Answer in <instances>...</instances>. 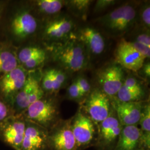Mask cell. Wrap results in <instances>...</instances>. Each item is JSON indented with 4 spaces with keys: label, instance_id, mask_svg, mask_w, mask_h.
<instances>
[{
    "label": "cell",
    "instance_id": "30",
    "mask_svg": "<svg viewBox=\"0 0 150 150\" xmlns=\"http://www.w3.org/2000/svg\"><path fill=\"white\" fill-rule=\"evenodd\" d=\"M123 85L132 91L144 93L142 87L139 84V81L134 77H129L123 82Z\"/></svg>",
    "mask_w": 150,
    "mask_h": 150
},
{
    "label": "cell",
    "instance_id": "2",
    "mask_svg": "<svg viewBox=\"0 0 150 150\" xmlns=\"http://www.w3.org/2000/svg\"><path fill=\"white\" fill-rule=\"evenodd\" d=\"M70 123L77 150H85L95 146L98 135V126L81 108L70 119Z\"/></svg>",
    "mask_w": 150,
    "mask_h": 150
},
{
    "label": "cell",
    "instance_id": "37",
    "mask_svg": "<svg viewBox=\"0 0 150 150\" xmlns=\"http://www.w3.org/2000/svg\"><path fill=\"white\" fill-rule=\"evenodd\" d=\"M51 150V149H49V148H47V149H46V150Z\"/></svg>",
    "mask_w": 150,
    "mask_h": 150
},
{
    "label": "cell",
    "instance_id": "5",
    "mask_svg": "<svg viewBox=\"0 0 150 150\" xmlns=\"http://www.w3.org/2000/svg\"><path fill=\"white\" fill-rule=\"evenodd\" d=\"M122 127L113 109L110 115L98 125V135L94 147L97 150H113Z\"/></svg>",
    "mask_w": 150,
    "mask_h": 150
},
{
    "label": "cell",
    "instance_id": "4",
    "mask_svg": "<svg viewBox=\"0 0 150 150\" xmlns=\"http://www.w3.org/2000/svg\"><path fill=\"white\" fill-rule=\"evenodd\" d=\"M136 17L132 6L125 5L115 9L101 19L102 25L113 34L121 35L132 27Z\"/></svg>",
    "mask_w": 150,
    "mask_h": 150
},
{
    "label": "cell",
    "instance_id": "32",
    "mask_svg": "<svg viewBox=\"0 0 150 150\" xmlns=\"http://www.w3.org/2000/svg\"><path fill=\"white\" fill-rule=\"evenodd\" d=\"M116 3L115 1L113 0H99L97 1L95 6V11L100 12L109 7L110 6L113 5Z\"/></svg>",
    "mask_w": 150,
    "mask_h": 150
},
{
    "label": "cell",
    "instance_id": "15",
    "mask_svg": "<svg viewBox=\"0 0 150 150\" xmlns=\"http://www.w3.org/2000/svg\"><path fill=\"white\" fill-rule=\"evenodd\" d=\"M38 22L35 18L27 11L16 15L11 23L12 33L18 38H25L36 31Z\"/></svg>",
    "mask_w": 150,
    "mask_h": 150
},
{
    "label": "cell",
    "instance_id": "25",
    "mask_svg": "<svg viewBox=\"0 0 150 150\" xmlns=\"http://www.w3.org/2000/svg\"><path fill=\"white\" fill-rule=\"evenodd\" d=\"M54 80V92L59 90L63 85L66 80V76L61 70L50 69Z\"/></svg>",
    "mask_w": 150,
    "mask_h": 150
},
{
    "label": "cell",
    "instance_id": "27",
    "mask_svg": "<svg viewBox=\"0 0 150 150\" xmlns=\"http://www.w3.org/2000/svg\"><path fill=\"white\" fill-rule=\"evenodd\" d=\"M42 90L48 92H54V80L51 70H47L43 74L42 81Z\"/></svg>",
    "mask_w": 150,
    "mask_h": 150
},
{
    "label": "cell",
    "instance_id": "36",
    "mask_svg": "<svg viewBox=\"0 0 150 150\" xmlns=\"http://www.w3.org/2000/svg\"><path fill=\"white\" fill-rule=\"evenodd\" d=\"M143 72L145 76L147 77H150V63H147L144 64L143 66Z\"/></svg>",
    "mask_w": 150,
    "mask_h": 150
},
{
    "label": "cell",
    "instance_id": "31",
    "mask_svg": "<svg viewBox=\"0 0 150 150\" xmlns=\"http://www.w3.org/2000/svg\"><path fill=\"white\" fill-rule=\"evenodd\" d=\"M45 59H46V55L40 56L28 61L26 62L23 64V65L26 69H32L35 67H37L40 64H42L45 61Z\"/></svg>",
    "mask_w": 150,
    "mask_h": 150
},
{
    "label": "cell",
    "instance_id": "20",
    "mask_svg": "<svg viewBox=\"0 0 150 150\" xmlns=\"http://www.w3.org/2000/svg\"><path fill=\"white\" fill-rule=\"evenodd\" d=\"M18 59L9 50H0V79L18 67Z\"/></svg>",
    "mask_w": 150,
    "mask_h": 150
},
{
    "label": "cell",
    "instance_id": "17",
    "mask_svg": "<svg viewBox=\"0 0 150 150\" xmlns=\"http://www.w3.org/2000/svg\"><path fill=\"white\" fill-rule=\"evenodd\" d=\"M80 42L85 45L92 54H101L105 47L104 38L97 30L91 27L82 28L79 32Z\"/></svg>",
    "mask_w": 150,
    "mask_h": 150
},
{
    "label": "cell",
    "instance_id": "29",
    "mask_svg": "<svg viewBox=\"0 0 150 150\" xmlns=\"http://www.w3.org/2000/svg\"><path fill=\"white\" fill-rule=\"evenodd\" d=\"M76 81L80 90L81 95L84 98L90 93L91 85L85 78L81 76L79 77Z\"/></svg>",
    "mask_w": 150,
    "mask_h": 150
},
{
    "label": "cell",
    "instance_id": "18",
    "mask_svg": "<svg viewBox=\"0 0 150 150\" xmlns=\"http://www.w3.org/2000/svg\"><path fill=\"white\" fill-rule=\"evenodd\" d=\"M73 28L72 21L65 17L60 18L49 22L45 30L47 38L52 40H59L66 36Z\"/></svg>",
    "mask_w": 150,
    "mask_h": 150
},
{
    "label": "cell",
    "instance_id": "22",
    "mask_svg": "<svg viewBox=\"0 0 150 150\" xmlns=\"http://www.w3.org/2000/svg\"><path fill=\"white\" fill-rule=\"evenodd\" d=\"M64 2L59 0H39L36 1L38 8L41 12L52 15L62 10Z\"/></svg>",
    "mask_w": 150,
    "mask_h": 150
},
{
    "label": "cell",
    "instance_id": "24",
    "mask_svg": "<svg viewBox=\"0 0 150 150\" xmlns=\"http://www.w3.org/2000/svg\"><path fill=\"white\" fill-rule=\"evenodd\" d=\"M89 0H74L69 1L70 7L79 14H85L91 4Z\"/></svg>",
    "mask_w": 150,
    "mask_h": 150
},
{
    "label": "cell",
    "instance_id": "14",
    "mask_svg": "<svg viewBox=\"0 0 150 150\" xmlns=\"http://www.w3.org/2000/svg\"><path fill=\"white\" fill-rule=\"evenodd\" d=\"M123 71L119 65H112L103 70L99 76L102 92L112 98L123 85Z\"/></svg>",
    "mask_w": 150,
    "mask_h": 150
},
{
    "label": "cell",
    "instance_id": "33",
    "mask_svg": "<svg viewBox=\"0 0 150 150\" xmlns=\"http://www.w3.org/2000/svg\"><path fill=\"white\" fill-rule=\"evenodd\" d=\"M131 42L133 45L134 48H136L139 53L145 57V59L150 57V48L136 41Z\"/></svg>",
    "mask_w": 150,
    "mask_h": 150
},
{
    "label": "cell",
    "instance_id": "10",
    "mask_svg": "<svg viewBox=\"0 0 150 150\" xmlns=\"http://www.w3.org/2000/svg\"><path fill=\"white\" fill-rule=\"evenodd\" d=\"M27 79L24 69L17 67L0 79V96L11 105L13 98L25 85Z\"/></svg>",
    "mask_w": 150,
    "mask_h": 150
},
{
    "label": "cell",
    "instance_id": "8",
    "mask_svg": "<svg viewBox=\"0 0 150 150\" xmlns=\"http://www.w3.org/2000/svg\"><path fill=\"white\" fill-rule=\"evenodd\" d=\"M76 41L66 43L56 54V59L67 70L76 72L86 65V56L83 45Z\"/></svg>",
    "mask_w": 150,
    "mask_h": 150
},
{
    "label": "cell",
    "instance_id": "26",
    "mask_svg": "<svg viewBox=\"0 0 150 150\" xmlns=\"http://www.w3.org/2000/svg\"><path fill=\"white\" fill-rule=\"evenodd\" d=\"M14 115L10 105L0 96V124Z\"/></svg>",
    "mask_w": 150,
    "mask_h": 150
},
{
    "label": "cell",
    "instance_id": "13",
    "mask_svg": "<svg viewBox=\"0 0 150 150\" xmlns=\"http://www.w3.org/2000/svg\"><path fill=\"white\" fill-rule=\"evenodd\" d=\"M111 100L116 116L123 126H139L144 102H121L115 97Z\"/></svg>",
    "mask_w": 150,
    "mask_h": 150
},
{
    "label": "cell",
    "instance_id": "1",
    "mask_svg": "<svg viewBox=\"0 0 150 150\" xmlns=\"http://www.w3.org/2000/svg\"><path fill=\"white\" fill-rule=\"evenodd\" d=\"M25 119L49 131L61 120L57 100L44 96L29 106L22 114Z\"/></svg>",
    "mask_w": 150,
    "mask_h": 150
},
{
    "label": "cell",
    "instance_id": "28",
    "mask_svg": "<svg viewBox=\"0 0 150 150\" xmlns=\"http://www.w3.org/2000/svg\"><path fill=\"white\" fill-rule=\"evenodd\" d=\"M68 97L70 100L77 101H82L83 97L82 96L76 81H74L69 87L67 90Z\"/></svg>",
    "mask_w": 150,
    "mask_h": 150
},
{
    "label": "cell",
    "instance_id": "19",
    "mask_svg": "<svg viewBox=\"0 0 150 150\" xmlns=\"http://www.w3.org/2000/svg\"><path fill=\"white\" fill-rule=\"evenodd\" d=\"M141 131V147L145 150H150V105L144 102L139 125Z\"/></svg>",
    "mask_w": 150,
    "mask_h": 150
},
{
    "label": "cell",
    "instance_id": "7",
    "mask_svg": "<svg viewBox=\"0 0 150 150\" xmlns=\"http://www.w3.org/2000/svg\"><path fill=\"white\" fill-rule=\"evenodd\" d=\"M44 96V91L38 81L29 76L25 85L13 98L10 106L15 115H21L30 105Z\"/></svg>",
    "mask_w": 150,
    "mask_h": 150
},
{
    "label": "cell",
    "instance_id": "3",
    "mask_svg": "<svg viewBox=\"0 0 150 150\" xmlns=\"http://www.w3.org/2000/svg\"><path fill=\"white\" fill-rule=\"evenodd\" d=\"M81 109L98 126L110 115L113 107L111 98L101 90L95 89L85 97Z\"/></svg>",
    "mask_w": 150,
    "mask_h": 150
},
{
    "label": "cell",
    "instance_id": "34",
    "mask_svg": "<svg viewBox=\"0 0 150 150\" xmlns=\"http://www.w3.org/2000/svg\"><path fill=\"white\" fill-rule=\"evenodd\" d=\"M141 19L145 26L149 28L150 26V6L146 5L142 9L141 12Z\"/></svg>",
    "mask_w": 150,
    "mask_h": 150
},
{
    "label": "cell",
    "instance_id": "23",
    "mask_svg": "<svg viewBox=\"0 0 150 150\" xmlns=\"http://www.w3.org/2000/svg\"><path fill=\"white\" fill-rule=\"evenodd\" d=\"M46 55L45 51L37 47H28L22 49L18 55V61L23 64L30 59Z\"/></svg>",
    "mask_w": 150,
    "mask_h": 150
},
{
    "label": "cell",
    "instance_id": "9",
    "mask_svg": "<svg viewBox=\"0 0 150 150\" xmlns=\"http://www.w3.org/2000/svg\"><path fill=\"white\" fill-rule=\"evenodd\" d=\"M48 147L52 150H77L70 120H61L48 131Z\"/></svg>",
    "mask_w": 150,
    "mask_h": 150
},
{
    "label": "cell",
    "instance_id": "11",
    "mask_svg": "<svg viewBox=\"0 0 150 150\" xmlns=\"http://www.w3.org/2000/svg\"><path fill=\"white\" fill-rule=\"evenodd\" d=\"M115 57L120 66L134 72L142 67L146 59L131 42L124 39L118 42L115 51Z\"/></svg>",
    "mask_w": 150,
    "mask_h": 150
},
{
    "label": "cell",
    "instance_id": "35",
    "mask_svg": "<svg viewBox=\"0 0 150 150\" xmlns=\"http://www.w3.org/2000/svg\"><path fill=\"white\" fill-rule=\"evenodd\" d=\"M135 41L141 43L150 48V37L149 34L144 33L139 34L137 36L136 41Z\"/></svg>",
    "mask_w": 150,
    "mask_h": 150
},
{
    "label": "cell",
    "instance_id": "6",
    "mask_svg": "<svg viewBox=\"0 0 150 150\" xmlns=\"http://www.w3.org/2000/svg\"><path fill=\"white\" fill-rule=\"evenodd\" d=\"M26 128L23 115H14L0 124V141L15 150H21Z\"/></svg>",
    "mask_w": 150,
    "mask_h": 150
},
{
    "label": "cell",
    "instance_id": "16",
    "mask_svg": "<svg viewBox=\"0 0 150 150\" xmlns=\"http://www.w3.org/2000/svg\"><path fill=\"white\" fill-rule=\"evenodd\" d=\"M142 149L139 126H123L113 150H138Z\"/></svg>",
    "mask_w": 150,
    "mask_h": 150
},
{
    "label": "cell",
    "instance_id": "38",
    "mask_svg": "<svg viewBox=\"0 0 150 150\" xmlns=\"http://www.w3.org/2000/svg\"><path fill=\"white\" fill-rule=\"evenodd\" d=\"M144 150V149H139V150Z\"/></svg>",
    "mask_w": 150,
    "mask_h": 150
},
{
    "label": "cell",
    "instance_id": "21",
    "mask_svg": "<svg viewBox=\"0 0 150 150\" xmlns=\"http://www.w3.org/2000/svg\"><path fill=\"white\" fill-rule=\"evenodd\" d=\"M145 93L129 90L124 85L118 90L116 98L118 101L124 102H144Z\"/></svg>",
    "mask_w": 150,
    "mask_h": 150
},
{
    "label": "cell",
    "instance_id": "12",
    "mask_svg": "<svg viewBox=\"0 0 150 150\" xmlns=\"http://www.w3.org/2000/svg\"><path fill=\"white\" fill-rule=\"evenodd\" d=\"M48 148V130L26 120L21 150H45Z\"/></svg>",
    "mask_w": 150,
    "mask_h": 150
}]
</instances>
